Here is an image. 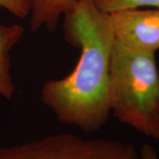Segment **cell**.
I'll list each match as a JSON object with an SVG mask.
<instances>
[{
  "label": "cell",
  "mask_w": 159,
  "mask_h": 159,
  "mask_svg": "<svg viewBox=\"0 0 159 159\" xmlns=\"http://www.w3.org/2000/svg\"><path fill=\"white\" fill-rule=\"evenodd\" d=\"M62 18L64 39L80 51V55L70 74L43 83L41 100L60 122L92 134L100 130L111 116L115 43L111 16L92 0H77Z\"/></svg>",
  "instance_id": "obj_1"
},
{
  "label": "cell",
  "mask_w": 159,
  "mask_h": 159,
  "mask_svg": "<svg viewBox=\"0 0 159 159\" xmlns=\"http://www.w3.org/2000/svg\"><path fill=\"white\" fill-rule=\"evenodd\" d=\"M111 115L159 141V69L156 53L134 51L115 42L111 66Z\"/></svg>",
  "instance_id": "obj_2"
},
{
  "label": "cell",
  "mask_w": 159,
  "mask_h": 159,
  "mask_svg": "<svg viewBox=\"0 0 159 159\" xmlns=\"http://www.w3.org/2000/svg\"><path fill=\"white\" fill-rule=\"evenodd\" d=\"M0 159H139L128 142L56 134L0 148Z\"/></svg>",
  "instance_id": "obj_3"
},
{
  "label": "cell",
  "mask_w": 159,
  "mask_h": 159,
  "mask_svg": "<svg viewBox=\"0 0 159 159\" xmlns=\"http://www.w3.org/2000/svg\"><path fill=\"white\" fill-rule=\"evenodd\" d=\"M115 42L134 51L159 50V9L137 8L110 13Z\"/></svg>",
  "instance_id": "obj_4"
},
{
  "label": "cell",
  "mask_w": 159,
  "mask_h": 159,
  "mask_svg": "<svg viewBox=\"0 0 159 159\" xmlns=\"http://www.w3.org/2000/svg\"><path fill=\"white\" fill-rule=\"evenodd\" d=\"M24 33L21 25L0 23V96L7 100H11L15 92L11 73V52L22 39Z\"/></svg>",
  "instance_id": "obj_5"
},
{
  "label": "cell",
  "mask_w": 159,
  "mask_h": 159,
  "mask_svg": "<svg viewBox=\"0 0 159 159\" xmlns=\"http://www.w3.org/2000/svg\"><path fill=\"white\" fill-rule=\"evenodd\" d=\"M77 0H31L29 27L32 32L45 29L53 32L59 20Z\"/></svg>",
  "instance_id": "obj_6"
},
{
  "label": "cell",
  "mask_w": 159,
  "mask_h": 159,
  "mask_svg": "<svg viewBox=\"0 0 159 159\" xmlns=\"http://www.w3.org/2000/svg\"><path fill=\"white\" fill-rule=\"evenodd\" d=\"M102 11L111 13L114 11L137 9L157 8L159 9V0H92Z\"/></svg>",
  "instance_id": "obj_7"
},
{
  "label": "cell",
  "mask_w": 159,
  "mask_h": 159,
  "mask_svg": "<svg viewBox=\"0 0 159 159\" xmlns=\"http://www.w3.org/2000/svg\"><path fill=\"white\" fill-rule=\"evenodd\" d=\"M0 7L19 19L29 16L31 11V0H0Z\"/></svg>",
  "instance_id": "obj_8"
},
{
  "label": "cell",
  "mask_w": 159,
  "mask_h": 159,
  "mask_svg": "<svg viewBox=\"0 0 159 159\" xmlns=\"http://www.w3.org/2000/svg\"><path fill=\"white\" fill-rule=\"evenodd\" d=\"M139 159H159V157L153 146L144 143L139 150Z\"/></svg>",
  "instance_id": "obj_9"
}]
</instances>
